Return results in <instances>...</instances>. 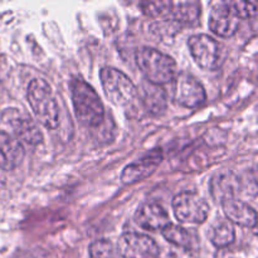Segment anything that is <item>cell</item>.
Wrapping results in <instances>:
<instances>
[{
	"label": "cell",
	"mask_w": 258,
	"mask_h": 258,
	"mask_svg": "<svg viewBox=\"0 0 258 258\" xmlns=\"http://www.w3.org/2000/svg\"><path fill=\"white\" fill-rule=\"evenodd\" d=\"M3 93V86H2V81H0V96H2Z\"/></svg>",
	"instance_id": "23"
},
{
	"label": "cell",
	"mask_w": 258,
	"mask_h": 258,
	"mask_svg": "<svg viewBox=\"0 0 258 258\" xmlns=\"http://www.w3.org/2000/svg\"><path fill=\"white\" fill-rule=\"evenodd\" d=\"M239 24L241 19L234 14L229 2H221L214 5L209 19V28L214 34L229 38L236 34Z\"/></svg>",
	"instance_id": "11"
},
{
	"label": "cell",
	"mask_w": 258,
	"mask_h": 258,
	"mask_svg": "<svg viewBox=\"0 0 258 258\" xmlns=\"http://www.w3.org/2000/svg\"><path fill=\"white\" fill-rule=\"evenodd\" d=\"M88 253L91 258H113L115 246L108 239H97L90 244Z\"/></svg>",
	"instance_id": "20"
},
{
	"label": "cell",
	"mask_w": 258,
	"mask_h": 258,
	"mask_svg": "<svg viewBox=\"0 0 258 258\" xmlns=\"http://www.w3.org/2000/svg\"><path fill=\"white\" fill-rule=\"evenodd\" d=\"M136 63L146 81L153 85H165L173 82L178 76L175 59L151 47H141L136 52Z\"/></svg>",
	"instance_id": "2"
},
{
	"label": "cell",
	"mask_w": 258,
	"mask_h": 258,
	"mask_svg": "<svg viewBox=\"0 0 258 258\" xmlns=\"http://www.w3.org/2000/svg\"><path fill=\"white\" fill-rule=\"evenodd\" d=\"M135 223L145 231H163L170 224L169 216L165 209L154 202H145L135 212Z\"/></svg>",
	"instance_id": "13"
},
{
	"label": "cell",
	"mask_w": 258,
	"mask_h": 258,
	"mask_svg": "<svg viewBox=\"0 0 258 258\" xmlns=\"http://www.w3.org/2000/svg\"><path fill=\"white\" fill-rule=\"evenodd\" d=\"M209 241L217 248H226L229 244H232L236 239L233 224L229 221H219L209 228L208 233Z\"/></svg>",
	"instance_id": "18"
},
{
	"label": "cell",
	"mask_w": 258,
	"mask_h": 258,
	"mask_svg": "<svg viewBox=\"0 0 258 258\" xmlns=\"http://www.w3.org/2000/svg\"><path fill=\"white\" fill-rule=\"evenodd\" d=\"M71 93L77 120L92 131L97 128L105 120V108L92 86L75 78L71 82Z\"/></svg>",
	"instance_id": "1"
},
{
	"label": "cell",
	"mask_w": 258,
	"mask_h": 258,
	"mask_svg": "<svg viewBox=\"0 0 258 258\" xmlns=\"http://www.w3.org/2000/svg\"><path fill=\"white\" fill-rule=\"evenodd\" d=\"M100 78L106 97L113 105L128 108L139 98L138 88L122 71L113 67H103L100 72Z\"/></svg>",
	"instance_id": "4"
},
{
	"label": "cell",
	"mask_w": 258,
	"mask_h": 258,
	"mask_svg": "<svg viewBox=\"0 0 258 258\" xmlns=\"http://www.w3.org/2000/svg\"><path fill=\"white\" fill-rule=\"evenodd\" d=\"M141 100L143 105L151 115H163L168 108V95L161 86L144 81L141 86Z\"/></svg>",
	"instance_id": "16"
},
{
	"label": "cell",
	"mask_w": 258,
	"mask_h": 258,
	"mask_svg": "<svg viewBox=\"0 0 258 258\" xmlns=\"http://www.w3.org/2000/svg\"><path fill=\"white\" fill-rule=\"evenodd\" d=\"M173 211L179 222L202 224L209 216V204L198 193L181 191L174 197Z\"/></svg>",
	"instance_id": "5"
},
{
	"label": "cell",
	"mask_w": 258,
	"mask_h": 258,
	"mask_svg": "<svg viewBox=\"0 0 258 258\" xmlns=\"http://www.w3.org/2000/svg\"><path fill=\"white\" fill-rule=\"evenodd\" d=\"M5 116H7V122L10 125L13 133L17 136V140L20 144L25 143L30 146H37L42 144V131L29 116L19 112L18 110H9V112L5 113Z\"/></svg>",
	"instance_id": "10"
},
{
	"label": "cell",
	"mask_w": 258,
	"mask_h": 258,
	"mask_svg": "<svg viewBox=\"0 0 258 258\" xmlns=\"http://www.w3.org/2000/svg\"><path fill=\"white\" fill-rule=\"evenodd\" d=\"M241 191V179L231 170L219 171L211 179V194L217 203L236 199Z\"/></svg>",
	"instance_id": "12"
},
{
	"label": "cell",
	"mask_w": 258,
	"mask_h": 258,
	"mask_svg": "<svg viewBox=\"0 0 258 258\" xmlns=\"http://www.w3.org/2000/svg\"><path fill=\"white\" fill-rule=\"evenodd\" d=\"M144 14L150 18H163L165 19L170 10L171 2H145L140 4Z\"/></svg>",
	"instance_id": "21"
},
{
	"label": "cell",
	"mask_w": 258,
	"mask_h": 258,
	"mask_svg": "<svg viewBox=\"0 0 258 258\" xmlns=\"http://www.w3.org/2000/svg\"><path fill=\"white\" fill-rule=\"evenodd\" d=\"M173 98L178 105L186 108L201 107L207 100L203 85L189 73H178L174 78Z\"/></svg>",
	"instance_id": "6"
},
{
	"label": "cell",
	"mask_w": 258,
	"mask_h": 258,
	"mask_svg": "<svg viewBox=\"0 0 258 258\" xmlns=\"http://www.w3.org/2000/svg\"><path fill=\"white\" fill-rule=\"evenodd\" d=\"M117 252L122 258H155L159 256V246L146 234L127 232L118 239Z\"/></svg>",
	"instance_id": "7"
},
{
	"label": "cell",
	"mask_w": 258,
	"mask_h": 258,
	"mask_svg": "<svg viewBox=\"0 0 258 258\" xmlns=\"http://www.w3.org/2000/svg\"><path fill=\"white\" fill-rule=\"evenodd\" d=\"M24 156L25 150L22 144L9 134L0 131V169L9 171L18 168Z\"/></svg>",
	"instance_id": "14"
},
{
	"label": "cell",
	"mask_w": 258,
	"mask_h": 258,
	"mask_svg": "<svg viewBox=\"0 0 258 258\" xmlns=\"http://www.w3.org/2000/svg\"><path fill=\"white\" fill-rule=\"evenodd\" d=\"M227 221L246 228H253L257 223V213L249 204L232 199L222 203Z\"/></svg>",
	"instance_id": "15"
},
{
	"label": "cell",
	"mask_w": 258,
	"mask_h": 258,
	"mask_svg": "<svg viewBox=\"0 0 258 258\" xmlns=\"http://www.w3.org/2000/svg\"><path fill=\"white\" fill-rule=\"evenodd\" d=\"M164 159L161 149H154L135 163L126 166L121 173V181L126 185H133L153 175L154 171L160 166Z\"/></svg>",
	"instance_id": "9"
},
{
	"label": "cell",
	"mask_w": 258,
	"mask_h": 258,
	"mask_svg": "<svg viewBox=\"0 0 258 258\" xmlns=\"http://www.w3.org/2000/svg\"><path fill=\"white\" fill-rule=\"evenodd\" d=\"M188 47L194 60L201 68L211 71L218 66L219 44L211 35H191L188 39Z\"/></svg>",
	"instance_id": "8"
},
{
	"label": "cell",
	"mask_w": 258,
	"mask_h": 258,
	"mask_svg": "<svg viewBox=\"0 0 258 258\" xmlns=\"http://www.w3.org/2000/svg\"><path fill=\"white\" fill-rule=\"evenodd\" d=\"M161 233L166 241L181 248H190L193 246L194 239L190 232L178 224H168Z\"/></svg>",
	"instance_id": "19"
},
{
	"label": "cell",
	"mask_w": 258,
	"mask_h": 258,
	"mask_svg": "<svg viewBox=\"0 0 258 258\" xmlns=\"http://www.w3.org/2000/svg\"><path fill=\"white\" fill-rule=\"evenodd\" d=\"M202 7L198 2H171L168 17L169 20L178 25H193L201 18Z\"/></svg>",
	"instance_id": "17"
},
{
	"label": "cell",
	"mask_w": 258,
	"mask_h": 258,
	"mask_svg": "<svg viewBox=\"0 0 258 258\" xmlns=\"http://www.w3.org/2000/svg\"><path fill=\"white\" fill-rule=\"evenodd\" d=\"M28 102L37 120L44 127L54 130L59 123V110L50 86L44 80H33L28 86Z\"/></svg>",
	"instance_id": "3"
},
{
	"label": "cell",
	"mask_w": 258,
	"mask_h": 258,
	"mask_svg": "<svg viewBox=\"0 0 258 258\" xmlns=\"http://www.w3.org/2000/svg\"><path fill=\"white\" fill-rule=\"evenodd\" d=\"M232 10L239 19H247L257 14V5L252 2H229Z\"/></svg>",
	"instance_id": "22"
}]
</instances>
